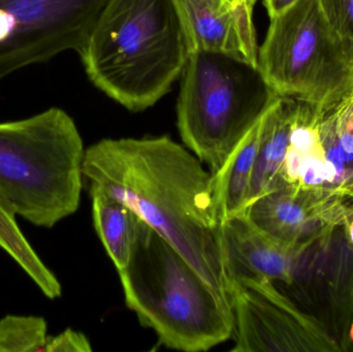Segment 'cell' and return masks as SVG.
<instances>
[{
	"label": "cell",
	"instance_id": "6da1fadb",
	"mask_svg": "<svg viewBox=\"0 0 353 352\" xmlns=\"http://www.w3.org/2000/svg\"><path fill=\"white\" fill-rule=\"evenodd\" d=\"M83 179L128 206L232 302L223 215L211 171L170 136L105 138L85 150Z\"/></svg>",
	"mask_w": 353,
	"mask_h": 352
},
{
	"label": "cell",
	"instance_id": "7a4b0ae2",
	"mask_svg": "<svg viewBox=\"0 0 353 352\" xmlns=\"http://www.w3.org/2000/svg\"><path fill=\"white\" fill-rule=\"evenodd\" d=\"M189 54L174 0H109L79 55L97 89L140 112L169 92Z\"/></svg>",
	"mask_w": 353,
	"mask_h": 352
},
{
	"label": "cell",
	"instance_id": "3957f363",
	"mask_svg": "<svg viewBox=\"0 0 353 352\" xmlns=\"http://www.w3.org/2000/svg\"><path fill=\"white\" fill-rule=\"evenodd\" d=\"M118 273L126 306L163 346L208 351L232 338V302L142 219L137 221L130 262Z\"/></svg>",
	"mask_w": 353,
	"mask_h": 352
},
{
	"label": "cell",
	"instance_id": "277c9868",
	"mask_svg": "<svg viewBox=\"0 0 353 352\" xmlns=\"http://www.w3.org/2000/svg\"><path fill=\"white\" fill-rule=\"evenodd\" d=\"M85 149L74 119L51 107L0 123V204L51 229L80 206Z\"/></svg>",
	"mask_w": 353,
	"mask_h": 352
},
{
	"label": "cell",
	"instance_id": "5b68a950",
	"mask_svg": "<svg viewBox=\"0 0 353 352\" xmlns=\"http://www.w3.org/2000/svg\"><path fill=\"white\" fill-rule=\"evenodd\" d=\"M181 78V138L212 174L218 173L277 95L259 68L224 54H189Z\"/></svg>",
	"mask_w": 353,
	"mask_h": 352
},
{
	"label": "cell",
	"instance_id": "8992f818",
	"mask_svg": "<svg viewBox=\"0 0 353 352\" xmlns=\"http://www.w3.org/2000/svg\"><path fill=\"white\" fill-rule=\"evenodd\" d=\"M270 20L259 51L263 80L323 119L353 94V45L330 24L319 0H299Z\"/></svg>",
	"mask_w": 353,
	"mask_h": 352
},
{
	"label": "cell",
	"instance_id": "52a82bcc",
	"mask_svg": "<svg viewBox=\"0 0 353 352\" xmlns=\"http://www.w3.org/2000/svg\"><path fill=\"white\" fill-rule=\"evenodd\" d=\"M109 0H0V81L81 50Z\"/></svg>",
	"mask_w": 353,
	"mask_h": 352
},
{
	"label": "cell",
	"instance_id": "ba28073f",
	"mask_svg": "<svg viewBox=\"0 0 353 352\" xmlns=\"http://www.w3.org/2000/svg\"><path fill=\"white\" fill-rule=\"evenodd\" d=\"M232 351H337L319 322L302 313L268 279L241 277L232 293Z\"/></svg>",
	"mask_w": 353,
	"mask_h": 352
},
{
	"label": "cell",
	"instance_id": "9c48e42d",
	"mask_svg": "<svg viewBox=\"0 0 353 352\" xmlns=\"http://www.w3.org/2000/svg\"><path fill=\"white\" fill-rule=\"evenodd\" d=\"M347 196H353L348 188L300 190L282 186L253 200L244 212L278 239L315 242L334 227H346L352 218L353 208L345 204Z\"/></svg>",
	"mask_w": 353,
	"mask_h": 352
},
{
	"label": "cell",
	"instance_id": "30bf717a",
	"mask_svg": "<svg viewBox=\"0 0 353 352\" xmlns=\"http://www.w3.org/2000/svg\"><path fill=\"white\" fill-rule=\"evenodd\" d=\"M190 53L224 54L259 68L253 6L228 0H174Z\"/></svg>",
	"mask_w": 353,
	"mask_h": 352
},
{
	"label": "cell",
	"instance_id": "8fae6325",
	"mask_svg": "<svg viewBox=\"0 0 353 352\" xmlns=\"http://www.w3.org/2000/svg\"><path fill=\"white\" fill-rule=\"evenodd\" d=\"M223 237L232 284L241 277L292 284L301 258L314 243L278 239L253 223L244 211L224 219Z\"/></svg>",
	"mask_w": 353,
	"mask_h": 352
},
{
	"label": "cell",
	"instance_id": "7c38bea8",
	"mask_svg": "<svg viewBox=\"0 0 353 352\" xmlns=\"http://www.w3.org/2000/svg\"><path fill=\"white\" fill-rule=\"evenodd\" d=\"M296 107V99L277 96L270 107L253 171L248 205L259 196L282 187L280 173L290 145Z\"/></svg>",
	"mask_w": 353,
	"mask_h": 352
},
{
	"label": "cell",
	"instance_id": "4fadbf2b",
	"mask_svg": "<svg viewBox=\"0 0 353 352\" xmlns=\"http://www.w3.org/2000/svg\"><path fill=\"white\" fill-rule=\"evenodd\" d=\"M271 105L241 141L221 171L213 174L224 219L242 212L248 205L253 171Z\"/></svg>",
	"mask_w": 353,
	"mask_h": 352
},
{
	"label": "cell",
	"instance_id": "5bb4252c",
	"mask_svg": "<svg viewBox=\"0 0 353 352\" xmlns=\"http://www.w3.org/2000/svg\"><path fill=\"white\" fill-rule=\"evenodd\" d=\"M89 194L95 231L119 272L130 262L139 217L128 206L103 192Z\"/></svg>",
	"mask_w": 353,
	"mask_h": 352
},
{
	"label": "cell",
	"instance_id": "9a60e30c",
	"mask_svg": "<svg viewBox=\"0 0 353 352\" xmlns=\"http://www.w3.org/2000/svg\"><path fill=\"white\" fill-rule=\"evenodd\" d=\"M14 215L0 204V247L22 267L46 297L57 299L61 296V284L25 239L14 220Z\"/></svg>",
	"mask_w": 353,
	"mask_h": 352
},
{
	"label": "cell",
	"instance_id": "2e32d148",
	"mask_svg": "<svg viewBox=\"0 0 353 352\" xmlns=\"http://www.w3.org/2000/svg\"><path fill=\"white\" fill-rule=\"evenodd\" d=\"M47 339L43 318L8 315L0 320V352L45 351Z\"/></svg>",
	"mask_w": 353,
	"mask_h": 352
},
{
	"label": "cell",
	"instance_id": "e0dca14e",
	"mask_svg": "<svg viewBox=\"0 0 353 352\" xmlns=\"http://www.w3.org/2000/svg\"><path fill=\"white\" fill-rule=\"evenodd\" d=\"M325 187H338V185L335 169L327 161L325 149L321 146L303 154L298 183L292 188L314 190Z\"/></svg>",
	"mask_w": 353,
	"mask_h": 352
},
{
	"label": "cell",
	"instance_id": "ac0fdd59",
	"mask_svg": "<svg viewBox=\"0 0 353 352\" xmlns=\"http://www.w3.org/2000/svg\"><path fill=\"white\" fill-rule=\"evenodd\" d=\"M319 3L332 27L353 45V0H319Z\"/></svg>",
	"mask_w": 353,
	"mask_h": 352
},
{
	"label": "cell",
	"instance_id": "d6986e66",
	"mask_svg": "<svg viewBox=\"0 0 353 352\" xmlns=\"http://www.w3.org/2000/svg\"><path fill=\"white\" fill-rule=\"evenodd\" d=\"M353 95V94H352ZM352 96L344 101L337 109L336 115V134L338 144L344 161H353V113Z\"/></svg>",
	"mask_w": 353,
	"mask_h": 352
},
{
	"label": "cell",
	"instance_id": "ffe728a7",
	"mask_svg": "<svg viewBox=\"0 0 353 352\" xmlns=\"http://www.w3.org/2000/svg\"><path fill=\"white\" fill-rule=\"evenodd\" d=\"M45 351L90 352L92 347L84 334L68 329L57 336H48Z\"/></svg>",
	"mask_w": 353,
	"mask_h": 352
},
{
	"label": "cell",
	"instance_id": "44dd1931",
	"mask_svg": "<svg viewBox=\"0 0 353 352\" xmlns=\"http://www.w3.org/2000/svg\"><path fill=\"white\" fill-rule=\"evenodd\" d=\"M296 1L299 0H263V6L269 14L270 19L281 14Z\"/></svg>",
	"mask_w": 353,
	"mask_h": 352
},
{
	"label": "cell",
	"instance_id": "7402d4cb",
	"mask_svg": "<svg viewBox=\"0 0 353 352\" xmlns=\"http://www.w3.org/2000/svg\"><path fill=\"white\" fill-rule=\"evenodd\" d=\"M346 231H347L348 240L353 247V217L346 225Z\"/></svg>",
	"mask_w": 353,
	"mask_h": 352
},
{
	"label": "cell",
	"instance_id": "603a6c76",
	"mask_svg": "<svg viewBox=\"0 0 353 352\" xmlns=\"http://www.w3.org/2000/svg\"><path fill=\"white\" fill-rule=\"evenodd\" d=\"M228 1L232 2V3H248V4H250V3H249L248 1H247V0H228ZM250 6H251V4H250Z\"/></svg>",
	"mask_w": 353,
	"mask_h": 352
},
{
	"label": "cell",
	"instance_id": "cb8c5ba5",
	"mask_svg": "<svg viewBox=\"0 0 353 352\" xmlns=\"http://www.w3.org/2000/svg\"><path fill=\"white\" fill-rule=\"evenodd\" d=\"M247 1H248L249 3L251 4V6H254V4L256 3V2L259 1V0H247Z\"/></svg>",
	"mask_w": 353,
	"mask_h": 352
},
{
	"label": "cell",
	"instance_id": "d4e9b609",
	"mask_svg": "<svg viewBox=\"0 0 353 352\" xmlns=\"http://www.w3.org/2000/svg\"><path fill=\"white\" fill-rule=\"evenodd\" d=\"M350 339H352V343H353V324H352V329H350Z\"/></svg>",
	"mask_w": 353,
	"mask_h": 352
},
{
	"label": "cell",
	"instance_id": "484cf974",
	"mask_svg": "<svg viewBox=\"0 0 353 352\" xmlns=\"http://www.w3.org/2000/svg\"><path fill=\"white\" fill-rule=\"evenodd\" d=\"M350 181H352V183H353V172H352V175H350Z\"/></svg>",
	"mask_w": 353,
	"mask_h": 352
},
{
	"label": "cell",
	"instance_id": "4316f807",
	"mask_svg": "<svg viewBox=\"0 0 353 352\" xmlns=\"http://www.w3.org/2000/svg\"><path fill=\"white\" fill-rule=\"evenodd\" d=\"M352 113H353V95L352 96Z\"/></svg>",
	"mask_w": 353,
	"mask_h": 352
}]
</instances>
